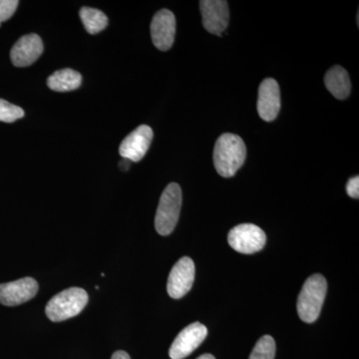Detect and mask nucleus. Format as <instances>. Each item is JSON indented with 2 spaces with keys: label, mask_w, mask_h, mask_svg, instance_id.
<instances>
[{
  "label": "nucleus",
  "mask_w": 359,
  "mask_h": 359,
  "mask_svg": "<svg viewBox=\"0 0 359 359\" xmlns=\"http://www.w3.org/2000/svg\"><path fill=\"white\" fill-rule=\"evenodd\" d=\"M247 148L240 136L226 133L219 137L214 149V164L219 176L231 178L244 165Z\"/></svg>",
  "instance_id": "obj_1"
},
{
  "label": "nucleus",
  "mask_w": 359,
  "mask_h": 359,
  "mask_svg": "<svg viewBox=\"0 0 359 359\" xmlns=\"http://www.w3.org/2000/svg\"><path fill=\"white\" fill-rule=\"evenodd\" d=\"M327 292V283L325 276H309L297 299V313L302 321L313 323L318 320Z\"/></svg>",
  "instance_id": "obj_2"
},
{
  "label": "nucleus",
  "mask_w": 359,
  "mask_h": 359,
  "mask_svg": "<svg viewBox=\"0 0 359 359\" xmlns=\"http://www.w3.org/2000/svg\"><path fill=\"white\" fill-rule=\"evenodd\" d=\"M88 301L86 290L80 287H70L52 297L47 304L45 313L54 323L69 320L81 313Z\"/></svg>",
  "instance_id": "obj_3"
},
{
  "label": "nucleus",
  "mask_w": 359,
  "mask_h": 359,
  "mask_svg": "<svg viewBox=\"0 0 359 359\" xmlns=\"http://www.w3.org/2000/svg\"><path fill=\"white\" fill-rule=\"evenodd\" d=\"M182 207V190L178 184L167 186L160 198L155 217L156 231L161 236H169L176 228Z\"/></svg>",
  "instance_id": "obj_4"
},
{
  "label": "nucleus",
  "mask_w": 359,
  "mask_h": 359,
  "mask_svg": "<svg viewBox=\"0 0 359 359\" xmlns=\"http://www.w3.org/2000/svg\"><path fill=\"white\" fill-rule=\"evenodd\" d=\"M228 242L238 252L250 255L263 250L266 236L256 224H242L231 229L228 235Z\"/></svg>",
  "instance_id": "obj_5"
},
{
  "label": "nucleus",
  "mask_w": 359,
  "mask_h": 359,
  "mask_svg": "<svg viewBox=\"0 0 359 359\" xmlns=\"http://www.w3.org/2000/svg\"><path fill=\"white\" fill-rule=\"evenodd\" d=\"M195 280V264L191 257H184L177 262L168 278L167 290L174 299H182L192 289Z\"/></svg>",
  "instance_id": "obj_6"
},
{
  "label": "nucleus",
  "mask_w": 359,
  "mask_h": 359,
  "mask_svg": "<svg viewBox=\"0 0 359 359\" xmlns=\"http://www.w3.org/2000/svg\"><path fill=\"white\" fill-rule=\"evenodd\" d=\"M208 334L207 327L200 323H194L184 328L170 347L172 359H183L193 353L203 344Z\"/></svg>",
  "instance_id": "obj_7"
},
{
  "label": "nucleus",
  "mask_w": 359,
  "mask_h": 359,
  "mask_svg": "<svg viewBox=\"0 0 359 359\" xmlns=\"http://www.w3.org/2000/svg\"><path fill=\"white\" fill-rule=\"evenodd\" d=\"M39 283L32 278L0 283V304L15 306L29 302L39 292Z\"/></svg>",
  "instance_id": "obj_8"
},
{
  "label": "nucleus",
  "mask_w": 359,
  "mask_h": 359,
  "mask_svg": "<svg viewBox=\"0 0 359 359\" xmlns=\"http://www.w3.org/2000/svg\"><path fill=\"white\" fill-rule=\"evenodd\" d=\"M200 9L205 29L212 34L221 36L228 27L230 18L228 2L224 0H202Z\"/></svg>",
  "instance_id": "obj_9"
},
{
  "label": "nucleus",
  "mask_w": 359,
  "mask_h": 359,
  "mask_svg": "<svg viewBox=\"0 0 359 359\" xmlns=\"http://www.w3.org/2000/svg\"><path fill=\"white\" fill-rule=\"evenodd\" d=\"M176 34V18L168 9L158 11L151 23V36L155 46L161 51H167L173 46Z\"/></svg>",
  "instance_id": "obj_10"
},
{
  "label": "nucleus",
  "mask_w": 359,
  "mask_h": 359,
  "mask_svg": "<svg viewBox=\"0 0 359 359\" xmlns=\"http://www.w3.org/2000/svg\"><path fill=\"white\" fill-rule=\"evenodd\" d=\"M153 130L147 125H141L134 130L120 145L119 152L123 159L139 162L148 152L153 140Z\"/></svg>",
  "instance_id": "obj_11"
},
{
  "label": "nucleus",
  "mask_w": 359,
  "mask_h": 359,
  "mask_svg": "<svg viewBox=\"0 0 359 359\" xmlns=\"http://www.w3.org/2000/svg\"><path fill=\"white\" fill-rule=\"evenodd\" d=\"M280 110V90L273 78H266L259 88L257 113L264 121L275 120Z\"/></svg>",
  "instance_id": "obj_12"
},
{
  "label": "nucleus",
  "mask_w": 359,
  "mask_h": 359,
  "mask_svg": "<svg viewBox=\"0 0 359 359\" xmlns=\"http://www.w3.org/2000/svg\"><path fill=\"white\" fill-rule=\"evenodd\" d=\"M43 52V42L37 34H27L13 45L11 58L16 67H26L35 62Z\"/></svg>",
  "instance_id": "obj_13"
},
{
  "label": "nucleus",
  "mask_w": 359,
  "mask_h": 359,
  "mask_svg": "<svg viewBox=\"0 0 359 359\" xmlns=\"http://www.w3.org/2000/svg\"><path fill=\"white\" fill-rule=\"evenodd\" d=\"M325 83L328 91L339 100H344L351 94V79L346 69L341 66H334L327 71Z\"/></svg>",
  "instance_id": "obj_14"
},
{
  "label": "nucleus",
  "mask_w": 359,
  "mask_h": 359,
  "mask_svg": "<svg viewBox=\"0 0 359 359\" xmlns=\"http://www.w3.org/2000/svg\"><path fill=\"white\" fill-rule=\"evenodd\" d=\"M82 76L77 71L69 69L58 70L47 79L49 88L56 92H68L81 86Z\"/></svg>",
  "instance_id": "obj_15"
},
{
  "label": "nucleus",
  "mask_w": 359,
  "mask_h": 359,
  "mask_svg": "<svg viewBox=\"0 0 359 359\" xmlns=\"http://www.w3.org/2000/svg\"><path fill=\"white\" fill-rule=\"evenodd\" d=\"M80 18L85 26V29L90 34H97L102 32L108 25V18L98 9L83 7L80 11Z\"/></svg>",
  "instance_id": "obj_16"
},
{
  "label": "nucleus",
  "mask_w": 359,
  "mask_h": 359,
  "mask_svg": "<svg viewBox=\"0 0 359 359\" xmlns=\"http://www.w3.org/2000/svg\"><path fill=\"white\" fill-rule=\"evenodd\" d=\"M276 355V342L271 335H264L257 340L250 353V359H273Z\"/></svg>",
  "instance_id": "obj_17"
},
{
  "label": "nucleus",
  "mask_w": 359,
  "mask_h": 359,
  "mask_svg": "<svg viewBox=\"0 0 359 359\" xmlns=\"http://www.w3.org/2000/svg\"><path fill=\"white\" fill-rule=\"evenodd\" d=\"M25 117V111L18 106L0 99V122L13 123Z\"/></svg>",
  "instance_id": "obj_18"
},
{
  "label": "nucleus",
  "mask_w": 359,
  "mask_h": 359,
  "mask_svg": "<svg viewBox=\"0 0 359 359\" xmlns=\"http://www.w3.org/2000/svg\"><path fill=\"white\" fill-rule=\"evenodd\" d=\"M18 4V0H0V25L13 15Z\"/></svg>",
  "instance_id": "obj_19"
},
{
  "label": "nucleus",
  "mask_w": 359,
  "mask_h": 359,
  "mask_svg": "<svg viewBox=\"0 0 359 359\" xmlns=\"http://www.w3.org/2000/svg\"><path fill=\"white\" fill-rule=\"evenodd\" d=\"M346 193L348 194L349 197L353 199H358L359 198V177H353L349 180L346 185Z\"/></svg>",
  "instance_id": "obj_20"
},
{
  "label": "nucleus",
  "mask_w": 359,
  "mask_h": 359,
  "mask_svg": "<svg viewBox=\"0 0 359 359\" xmlns=\"http://www.w3.org/2000/svg\"><path fill=\"white\" fill-rule=\"evenodd\" d=\"M111 359H131L130 358L129 354L125 353L123 351H118L116 353H113L112 358Z\"/></svg>",
  "instance_id": "obj_21"
},
{
  "label": "nucleus",
  "mask_w": 359,
  "mask_h": 359,
  "mask_svg": "<svg viewBox=\"0 0 359 359\" xmlns=\"http://www.w3.org/2000/svg\"><path fill=\"white\" fill-rule=\"evenodd\" d=\"M128 162L130 161L124 159L123 162H120V167H121V169L124 170V171H126V170H128L129 164Z\"/></svg>",
  "instance_id": "obj_22"
},
{
  "label": "nucleus",
  "mask_w": 359,
  "mask_h": 359,
  "mask_svg": "<svg viewBox=\"0 0 359 359\" xmlns=\"http://www.w3.org/2000/svg\"><path fill=\"white\" fill-rule=\"evenodd\" d=\"M197 359H216L214 355L212 354H203V355L199 356Z\"/></svg>",
  "instance_id": "obj_23"
}]
</instances>
